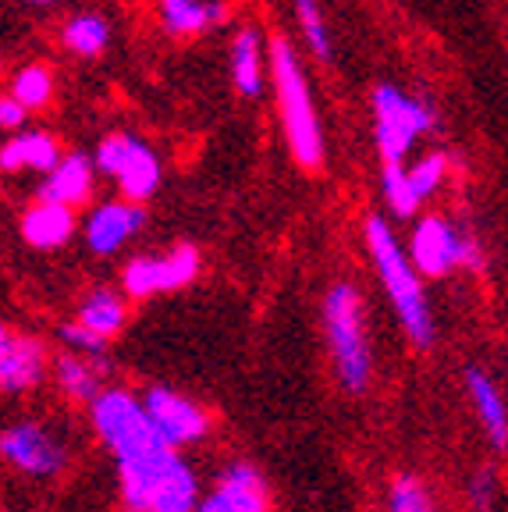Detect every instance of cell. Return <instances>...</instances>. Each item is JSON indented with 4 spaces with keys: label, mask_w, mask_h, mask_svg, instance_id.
Returning <instances> with one entry per match:
<instances>
[{
    "label": "cell",
    "mask_w": 508,
    "mask_h": 512,
    "mask_svg": "<svg viewBox=\"0 0 508 512\" xmlns=\"http://www.w3.org/2000/svg\"><path fill=\"white\" fill-rule=\"evenodd\" d=\"M363 239H366V253L374 260L377 281H381L384 296H388L405 338H409L416 349H430V345L437 342V320H434V310H430L427 285H423L427 278L420 274V267L413 264L409 249L398 242V235L391 232V224L384 221L381 214L366 217Z\"/></svg>",
    "instance_id": "cell-1"
},
{
    "label": "cell",
    "mask_w": 508,
    "mask_h": 512,
    "mask_svg": "<svg viewBox=\"0 0 508 512\" xmlns=\"http://www.w3.org/2000/svg\"><path fill=\"white\" fill-rule=\"evenodd\" d=\"M270 86H274L281 132H285L292 160L302 171H320L327 160V143L317 111V96H313L310 75L302 68L299 50L285 36L270 40Z\"/></svg>",
    "instance_id": "cell-2"
},
{
    "label": "cell",
    "mask_w": 508,
    "mask_h": 512,
    "mask_svg": "<svg viewBox=\"0 0 508 512\" xmlns=\"http://www.w3.org/2000/svg\"><path fill=\"white\" fill-rule=\"evenodd\" d=\"M320 317H324V342L338 388L349 395L370 392V381H374V342H370L366 299L356 281H334L324 292Z\"/></svg>",
    "instance_id": "cell-3"
},
{
    "label": "cell",
    "mask_w": 508,
    "mask_h": 512,
    "mask_svg": "<svg viewBox=\"0 0 508 512\" xmlns=\"http://www.w3.org/2000/svg\"><path fill=\"white\" fill-rule=\"evenodd\" d=\"M118 488L125 509L146 512H196L203 488L189 459L167 448L143 463H118Z\"/></svg>",
    "instance_id": "cell-4"
},
{
    "label": "cell",
    "mask_w": 508,
    "mask_h": 512,
    "mask_svg": "<svg viewBox=\"0 0 508 512\" xmlns=\"http://www.w3.org/2000/svg\"><path fill=\"white\" fill-rule=\"evenodd\" d=\"M89 427L100 438V445L111 452L114 463H143V459L175 448L153 427L143 395L128 392V388H104L96 395L89 402Z\"/></svg>",
    "instance_id": "cell-5"
},
{
    "label": "cell",
    "mask_w": 508,
    "mask_h": 512,
    "mask_svg": "<svg viewBox=\"0 0 508 512\" xmlns=\"http://www.w3.org/2000/svg\"><path fill=\"white\" fill-rule=\"evenodd\" d=\"M374 111V146L381 164H405L416 143L437 128V111L427 96H416L398 82H381L370 93Z\"/></svg>",
    "instance_id": "cell-6"
},
{
    "label": "cell",
    "mask_w": 508,
    "mask_h": 512,
    "mask_svg": "<svg viewBox=\"0 0 508 512\" xmlns=\"http://www.w3.org/2000/svg\"><path fill=\"white\" fill-rule=\"evenodd\" d=\"M413 264L423 278H448V274H480L487 264L484 242L473 228L452 221L445 214H420L413 221V232L405 242Z\"/></svg>",
    "instance_id": "cell-7"
},
{
    "label": "cell",
    "mask_w": 508,
    "mask_h": 512,
    "mask_svg": "<svg viewBox=\"0 0 508 512\" xmlns=\"http://www.w3.org/2000/svg\"><path fill=\"white\" fill-rule=\"evenodd\" d=\"M100 175L111 178L118 196L135 203H150L164 185V164L157 150L135 132H107L93 150Z\"/></svg>",
    "instance_id": "cell-8"
},
{
    "label": "cell",
    "mask_w": 508,
    "mask_h": 512,
    "mask_svg": "<svg viewBox=\"0 0 508 512\" xmlns=\"http://www.w3.org/2000/svg\"><path fill=\"white\" fill-rule=\"evenodd\" d=\"M0 456L11 470L32 480H54L72 463V445L61 427L40 416H22L0 434Z\"/></svg>",
    "instance_id": "cell-9"
},
{
    "label": "cell",
    "mask_w": 508,
    "mask_h": 512,
    "mask_svg": "<svg viewBox=\"0 0 508 512\" xmlns=\"http://www.w3.org/2000/svg\"><path fill=\"white\" fill-rule=\"evenodd\" d=\"M452 178V157L445 150H427L405 164H381L384 207L398 221H416L423 203H430Z\"/></svg>",
    "instance_id": "cell-10"
},
{
    "label": "cell",
    "mask_w": 508,
    "mask_h": 512,
    "mask_svg": "<svg viewBox=\"0 0 508 512\" xmlns=\"http://www.w3.org/2000/svg\"><path fill=\"white\" fill-rule=\"evenodd\" d=\"M203 271V256L192 242H178V246L164 249V253H139L121 267V288L132 303H146L164 292H178V288L192 285Z\"/></svg>",
    "instance_id": "cell-11"
},
{
    "label": "cell",
    "mask_w": 508,
    "mask_h": 512,
    "mask_svg": "<svg viewBox=\"0 0 508 512\" xmlns=\"http://www.w3.org/2000/svg\"><path fill=\"white\" fill-rule=\"evenodd\" d=\"M143 406H146V413H150L153 427H157L167 445H175L178 452L199 445V441H207L210 427H214V416H210L207 406H199L196 399L175 392V388H164V384L146 388Z\"/></svg>",
    "instance_id": "cell-12"
},
{
    "label": "cell",
    "mask_w": 508,
    "mask_h": 512,
    "mask_svg": "<svg viewBox=\"0 0 508 512\" xmlns=\"http://www.w3.org/2000/svg\"><path fill=\"white\" fill-rule=\"evenodd\" d=\"M196 512H274L270 505V488L263 480L260 466L249 459H231L221 466L203 498H199Z\"/></svg>",
    "instance_id": "cell-13"
},
{
    "label": "cell",
    "mask_w": 508,
    "mask_h": 512,
    "mask_svg": "<svg viewBox=\"0 0 508 512\" xmlns=\"http://www.w3.org/2000/svg\"><path fill=\"white\" fill-rule=\"evenodd\" d=\"M146 228V203L125 200L114 196L89 207V214L82 217V242L93 256H118L135 235H143Z\"/></svg>",
    "instance_id": "cell-14"
},
{
    "label": "cell",
    "mask_w": 508,
    "mask_h": 512,
    "mask_svg": "<svg viewBox=\"0 0 508 512\" xmlns=\"http://www.w3.org/2000/svg\"><path fill=\"white\" fill-rule=\"evenodd\" d=\"M50 374V349L29 331H0V388L4 395L36 392Z\"/></svg>",
    "instance_id": "cell-15"
},
{
    "label": "cell",
    "mask_w": 508,
    "mask_h": 512,
    "mask_svg": "<svg viewBox=\"0 0 508 512\" xmlns=\"http://www.w3.org/2000/svg\"><path fill=\"white\" fill-rule=\"evenodd\" d=\"M100 168H96L93 153L82 150H64V157L57 160V168L47 171L36 189L40 200H54L64 203V207H89L96 196V182H100Z\"/></svg>",
    "instance_id": "cell-16"
},
{
    "label": "cell",
    "mask_w": 508,
    "mask_h": 512,
    "mask_svg": "<svg viewBox=\"0 0 508 512\" xmlns=\"http://www.w3.org/2000/svg\"><path fill=\"white\" fill-rule=\"evenodd\" d=\"M231 82L246 100H260L270 82V40L260 25H239L231 32Z\"/></svg>",
    "instance_id": "cell-17"
},
{
    "label": "cell",
    "mask_w": 508,
    "mask_h": 512,
    "mask_svg": "<svg viewBox=\"0 0 508 512\" xmlns=\"http://www.w3.org/2000/svg\"><path fill=\"white\" fill-rule=\"evenodd\" d=\"M79 232V217H75V207H64V203L54 200H36L22 210L18 217V235L29 249H40V253H50V249H61L75 239Z\"/></svg>",
    "instance_id": "cell-18"
},
{
    "label": "cell",
    "mask_w": 508,
    "mask_h": 512,
    "mask_svg": "<svg viewBox=\"0 0 508 512\" xmlns=\"http://www.w3.org/2000/svg\"><path fill=\"white\" fill-rule=\"evenodd\" d=\"M64 157V146L54 132L47 128H22L11 132L0 146V168L4 175H47L57 168V160Z\"/></svg>",
    "instance_id": "cell-19"
},
{
    "label": "cell",
    "mask_w": 508,
    "mask_h": 512,
    "mask_svg": "<svg viewBox=\"0 0 508 512\" xmlns=\"http://www.w3.org/2000/svg\"><path fill=\"white\" fill-rule=\"evenodd\" d=\"M462 384H466L469 406L477 413L480 427H484L494 452H508V402L498 384H494V377L487 374L484 367H477V363H469V367L462 370Z\"/></svg>",
    "instance_id": "cell-20"
},
{
    "label": "cell",
    "mask_w": 508,
    "mask_h": 512,
    "mask_svg": "<svg viewBox=\"0 0 508 512\" xmlns=\"http://www.w3.org/2000/svg\"><path fill=\"white\" fill-rule=\"evenodd\" d=\"M160 29L175 40H196L228 18L224 0H157Z\"/></svg>",
    "instance_id": "cell-21"
},
{
    "label": "cell",
    "mask_w": 508,
    "mask_h": 512,
    "mask_svg": "<svg viewBox=\"0 0 508 512\" xmlns=\"http://www.w3.org/2000/svg\"><path fill=\"white\" fill-rule=\"evenodd\" d=\"M104 374L107 367H100L96 360L82 356V352L61 349L54 356V384L57 392L75 406H89L96 395L104 392Z\"/></svg>",
    "instance_id": "cell-22"
},
{
    "label": "cell",
    "mask_w": 508,
    "mask_h": 512,
    "mask_svg": "<svg viewBox=\"0 0 508 512\" xmlns=\"http://www.w3.org/2000/svg\"><path fill=\"white\" fill-rule=\"evenodd\" d=\"M128 303H132V299L125 296V288L96 285L82 296L79 310H75V320L86 324L89 331H96V335L118 338L128 324Z\"/></svg>",
    "instance_id": "cell-23"
},
{
    "label": "cell",
    "mask_w": 508,
    "mask_h": 512,
    "mask_svg": "<svg viewBox=\"0 0 508 512\" xmlns=\"http://www.w3.org/2000/svg\"><path fill=\"white\" fill-rule=\"evenodd\" d=\"M57 40H61V47L68 50L72 57L96 61V57H104L107 47H111L114 29H111V22L100 15V11H75V15L61 25Z\"/></svg>",
    "instance_id": "cell-24"
},
{
    "label": "cell",
    "mask_w": 508,
    "mask_h": 512,
    "mask_svg": "<svg viewBox=\"0 0 508 512\" xmlns=\"http://www.w3.org/2000/svg\"><path fill=\"white\" fill-rule=\"evenodd\" d=\"M8 93L18 96L32 114L36 111H47L54 104L57 96V79H54V68H47L43 61H29L22 64L8 82Z\"/></svg>",
    "instance_id": "cell-25"
},
{
    "label": "cell",
    "mask_w": 508,
    "mask_h": 512,
    "mask_svg": "<svg viewBox=\"0 0 508 512\" xmlns=\"http://www.w3.org/2000/svg\"><path fill=\"white\" fill-rule=\"evenodd\" d=\"M292 11H295V25H299L302 40H306V50H310L320 64H331L334 40L324 22V11H320V0H292Z\"/></svg>",
    "instance_id": "cell-26"
},
{
    "label": "cell",
    "mask_w": 508,
    "mask_h": 512,
    "mask_svg": "<svg viewBox=\"0 0 508 512\" xmlns=\"http://www.w3.org/2000/svg\"><path fill=\"white\" fill-rule=\"evenodd\" d=\"M384 512H437L434 495L416 473H395L384 495Z\"/></svg>",
    "instance_id": "cell-27"
},
{
    "label": "cell",
    "mask_w": 508,
    "mask_h": 512,
    "mask_svg": "<svg viewBox=\"0 0 508 512\" xmlns=\"http://www.w3.org/2000/svg\"><path fill=\"white\" fill-rule=\"evenodd\" d=\"M57 342H61V349L82 352V356H89V360H96L100 367L111 370V352H107L111 338L96 335V331H89L86 324H79V320H68V324H61V328H57Z\"/></svg>",
    "instance_id": "cell-28"
},
{
    "label": "cell",
    "mask_w": 508,
    "mask_h": 512,
    "mask_svg": "<svg viewBox=\"0 0 508 512\" xmlns=\"http://www.w3.org/2000/svg\"><path fill=\"white\" fill-rule=\"evenodd\" d=\"M498 491H501V480H498V473H494V466H477V470L469 473L466 498H469V509L473 512H494Z\"/></svg>",
    "instance_id": "cell-29"
},
{
    "label": "cell",
    "mask_w": 508,
    "mask_h": 512,
    "mask_svg": "<svg viewBox=\"0 0 508 512\" xmlns=\"http://www.w3.org/2000/svg\"><path fill=\"white\" fill-rule=\"evenodd\" d=\"M29 107L22 104V100H18V96H11V93H4V100H0V128H4V132H22L25 128V121H29Z\"/></svg>",
    "instance_id": "cell-30"
},
{
    "label": "cell",
    "mask_w": 508,
    "mask_h": 512,
    "mask_svg": "<svg viewBox=\"0 0 508 512\" xmlns=\"http://www.w3.org/2000/svg\"><path fill=\"white\" fill-rule=\"evenodd\" d=\"M18 4H25V8H36V11H47V8H57L61 0H18Z\"/></svg>",
    "instance_id": "cell-31"
},
{
    "label": "cell",
    "mask_w": 508,
    "mask_h": 512,
    "mask_svg": "<svg viewBox=\"0 0 508 512\" xmlns=\"http://www.w3.org/2000/svg\"><path fill=\"white\" fill-rule=\"evenodd\" d=\"M125 512H146V509H125Z\"/></svg>",
    "instance_id": "cell-32"
}]
</instances>
